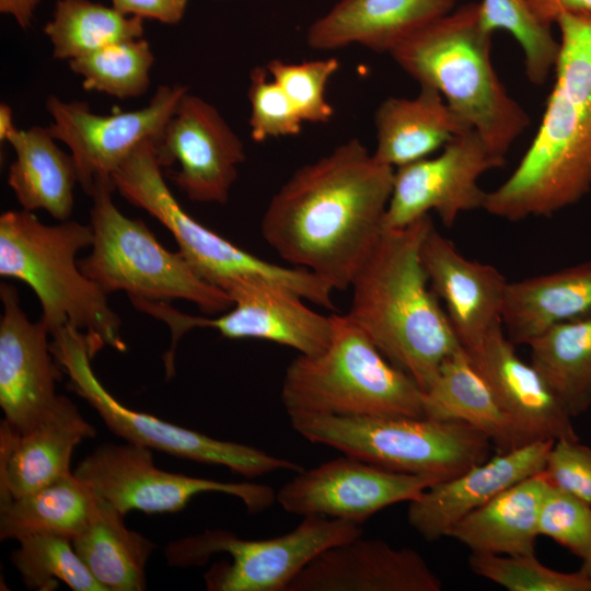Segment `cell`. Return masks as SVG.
<instances>
[{"label":"cell","instance_id":"6da1fadb","mask_svg":"<svg viewBox=\"0 0 591 591\" xmlns=\"http://www.w3.org/2000/svg\"><path fill=\"white\" fill-rule=\"evenodd\" d=\"M394 172L351 138L288 178L264 212L262 235L294 267L345 290L383 229Z\"/></svg>","mask_w":591,"mask_h":591},{"label":"cell","instance_id":"7a4b0ae2","mask_svg":"<svg viewBox=\"0 0 591 591\" xmlns=\"http://www.w3.org/2000/svg\"><path fill=\"white\" fill-rule=\"evenodd\" d=\"M555 82L538 129L510 176L487 192L500 219L551 217L591 192V14L564 13Z\"/></svg>","mask_w":591,"mask_h":591},{"label":"cell","instance_id":"3957f363","mask_svg":"<svg viewBox=\"0 0 591 591\" xmlns=\"http://www.w3.org/2000/svg\"><path fill=\"white\" fill-rule=\"evenodd\" d=\"M432 225L427 215L404 228L383 227L352 278L346 313L422 392L445 358L461 347L420 258Z\"/></svg>","mask_w":591,"mask_h":591},{"label":"cell","instance_id":"277c9868","mask_svg":"<svg viewBox=\"0 0 591 591\" xmlns=\"http://www.w3.org/2000/svg\"><path fill=\"white\" fill-rule=\"evenodd\" d=\"M491 39L479 2H470L416 32L389 55L419 85L440 92L487 148L505 158L530 118L495 71Z\"/></svg>","mask_w":591,"mask_h":591},{"label":"cell","instance_id":"5b68a950","mask_svg":"<svg viewBox=\"0 0 591 591\" xmlns=\"http://www.w3.org/2000/svg\"><path fill=\"white\" fill-rule=\"evenodd\" d=\"M92 242L91 225L69 220L50 225L32 211H5L0 216V275L30 286L50 335L70 325L86 336L93 356L104 346L125 351L119 316L76 259Z\"/></svg>","mask_w":591,"mask_h":591},{"label":"cell","instance_id":"8992f818","mask_svg":"<svg viewBox=\"0 0 591 591\" xmlns=\"http://www.w3.org/2000/svg\"><path fill=\"white\" fill-rule=\"evenodd\" d=\"M333 334L320 354L286 369L280 398L288 416L424 417L422 391L390 362L347 314L332 313Z\"/></svg>","mask_w":591,"mask_h":591},{"label":"cell","instance_id":"52a82bcc","mask_svg":"<svg viewBox=\"0 0 591 591\" xmlns=\"http://www.w3.org/2000/svg\"><path fill=\"white\" fill-rule=\"evenodd\" d=\"M112 178L97 179L91 193V253L78 260L82 273L105 292L123 290L129 299H183L207 314L232 306L228 292L201 278L179 252L159 243L146 223L126 217L114 204Z\"/></svg>","mask_w":591,"mask_h":591},{"label":"cell","instance_id":"ba28073f","mask_svg":"<svg viewBox=\"0 0 591 591\" xmlns=\"http://www.w3.org/2000/svg\"><path fill=\"white\" fill-rule=\"evenodd\" d=\"M304 439L402 473L451 478L488 459L490 440L455 421L407 416H289Z\"/></svg>","mask_w":591,"mask_h":591},{"label":"cell","instance_id":"9c48e42d","mask_svg":"<svg viewBox=\"0 0 591 591\" xmlns=\"http://www.w3.org/2000/svg\"><path fill=\"white\" fill-rule=\"evenodd\" d=\"M112 179L127 201L147 211L171 232L178 252L206 281L224 290L237 279L263 278L281 283L327 310L335 306L333 288L313 273L262 259L188 215L163 177L153 140L139 144L113 173Z\"/></svg>","mask_w":591,"mask_h":591},{"label":"cell","instance_id":"30bf717a","mask_svg":"<svg viewBox=\"0 0 591 591\" xmlns=\"http://www.w3.org/2000/svg\"><path fill=\"white\" fill-rule=\"evenodd\" d=\"M50 336L51 352L68 375L71 389L94 408L113 433L127 442L202 464L225 466L247 478L303 468L258 448L219 440L124 406L95 376L91 367L94 356L82 332L67 325Z\"/></svg>","mask_w":591,"mask_h":591},{"label":"cell","instance_id":"8fae6325","mask_svg":"<svg viewBox=\"0 0 591 591\" xmlns=\"http://www.w3.org/2000/svg\"><path fill=\"white\" fill-rule=\"evenodd\" d=\"M361 533V525L354 522L308 515L292 531L273 538L244 540L227 530H205L171 542L164 554L169 565L181 568L229 554L231 561L217 563L204 575L210 591H287L318 553Z\"/></svg>","mask_w":591,"mask_h":591},{"label":"cell","instance_id":"7c38bea8","mask_svg":"<svg viewBox=\"0 0 591 591\" xmlns=\"http://www.w3.org/2000/svg\"><path fill=\"white\" fill-rule=\"evenodd\" d=\"M224 291L233 304L216 317L188 315L166 301H131L137 310L164 322L170 328L171 347L164 355L167 376L174 374L179 338L195 327H212L229 339L273 341L301 355L320 354L331 343L332 316L311 310L299 293L281 283L263 278H242L229 283Z\"/></svg>","mask_w":591,"mask_h":591},{"label":"cell","instance_id":"4fadbf2b","mask_svg":"<svg viewBox=\"0 0 591 591\" xmlns=\"http://www.w3.org/2000/svg\"><path fill=\"white\" fill-rule=\"evenodd\" d=\"M73 473L124 515L132 510L177 512L202 493L236 497L252 514L270 508L276 501V491L264 484L221 482L160 470L151 449L131 442L99 445Z\"/></svg>","mask_w":591,"mask_h":591},{"label":"cell","instance_id":"5bb4252c","mask_svg":"<svg viewBox=\"0 0 591 591\" xmlns=\"http://www.w3.org/2000/svg\"><path fill=\"white\" fill-rule=\"evenodd\" d=\"M186 85H159L148 105L111 115H99L81 101L48 96L46 109L53 121L51 136L65 143L73 157L79 184L89 195L100 178L113 173L147 140H157L173 115Z\"/></svg>","mask_w":591,"mask_h":591},{"label":"cell","instance_id":"9a60e30c","mask_svg":"<svg viewBox=\"0 0 591 591\" xmlns=\"http://www.w3.org/2000/svg\"><path fill=\"white\" fill-rule=\"evenodd\" d=\"M505 162L474 129L457 135L437 157L395 169L383 227L404 228L430 211L445 227H453L462 212L484 209L487 192L478 179Z\"/></svg>","mask_w":591,"mask_h":591},{"label":"cell","instance_id":"2e32d148","mask_svg":"<svg viewBox=\"0 0 591 591\" xmlns=\"http://www.w3.org/2000/svg\"><path fill=\"white\" fill-rule=\"evenodd\" d=\"M153 144L162 167L177 164L166 176L188 199L227 202L245 148L216 106L187 91Z\"/></svg>","mask_w":591,"mask_h":591},{"label":"cell","instance_id":"e0dca14e","mask_svg":"<svg viewBox=\"0 0 591 591\" xmlns=\"http://www.w3.org/2000/svg\"><path fill=\"white\" fill-rule=\"evenodd\" d=\"M440 479L390 471L360 459L343 456L296 472L276 493L288 513L323 515L362 524L376 512L416 499Z\"/></svg>","mask_w":591,"mask_h":591},{"label":"cell","instance_id":"ac0fdd59","mask_svg":"<svg viewBox=\"0 0 591 591\" xmlns=\"http://www.w3.org/2000/svg\"><path fill=\"white\" fill-rule=\"evenodd\" d=\"M0 298V406L2 420L18 433L28 430L56 402L61 368L46 323L31 322L14 286L2 282Z\"/></svg>","mask_w":591,"mask_h":591},{"label":"cell","instance_id":"d6986e66","mask_svg":"<svg viewBox=\"0 0 591 591\" xmlns=\"http://www.w3.org/2000/svg\"><path fill=\"white\" fill-rule=\"evenodd\" d=\"M420 258L429 285L443 301L452 329L467 352L503 327L509 281L496 267L466 258L434 225L421 243Z\"/></svg>","mask_w":591,"mask_h":591},{"label":"cell","instance_id":"ffe728a7","mask_svg":"<svg viewBox=\"0 0 591 591\" xmlns=\"http://www.w3.org/2000/svg\"><path fill=\"white\" fill-rule=\"evenodd\" d=\"M555 440H535L500 451L448 479L439 480L409 501V525L425 540L449 536L464 517L517 483L544 471Z\"/></svg>","mask_w":591,"mask_h":591},{"label":"cell","instance_id":"44dd1931","mask_svg":"<svg viewBox=\"0 0 591 591\" xmlns=\"http://www.w3.org/2000/svg\"><path fill=\"white\" fill-rule=\"evenodd\" d=\"M441 580L415 549L361 535L318 553L287 591H440Z\"/></svg>","mask_w":591,"mask_h":591},{"label":"cell","instance_id":"7402d4cb","mask_svg":"<svg viewBox=\"0 0 591 591\" xmlns=\"http://www.w3.org/2000/svg\"><path fill=\"white\" fill-rule=\"evenodd\" d=\"M503 327L467 352L501 407L526 440L578 439L572 416L540 371L517 354Z\"/></svg>","mask_w":591,"mask_h":591},{"label":"cell","instance_id":"603a6c76","mask_svg":"<svg viewBox=\"0 0 591 591\" xmlns=\"http://www.w3.org/2000/svg\"><path fill=\"white\" fill-rule=\"evenodd\" d=\"M95 433L72 401L62 395L22 433L1 421L0 506L71 472L74 448Z\"/></svg>","mask_w":591,"mask_h":591},{"label":"cell","instance_id":"cb8c5ba5","mask_svg":"<svg viewBox=\"0 0 591 591\" xmlns=\"http://www.w3.org/2000/svg\"><path fill=\"white\" fill-rule=\"evenodd\" d=\"M457 0H339L315 20L306 43L315 50L360 45L390 54L409 36L455 9Z\"/></svg>","mask_w":591,"mask_h":591},{"label":"cell","instance_id":"d4e9b609","mask_svg":"<svg viewBox=\"0 0 591 591\" xmlns=\"http://www.w3.org/2000/svg\"><path fill=\"white\" fill-rule=\"evenodd\" d=\"M374 159L393 169L428 158L472 129L436 89L420 85L414 97H387L374 113Z\"/></svg>","mask_w":591,"mask_h":591},{"label":"cell","instance_id":"484cf974","mask_svg":"<svg viewBox=\"0 0 591 591\" xmlns=\"http://www.w3.org/2000/svg\"><path fill=\"white\" fill-rule=\"evenodd\" d=\"M422 410L427 418L473 427L500 451L529 443L462 346L445 358L422 392Z\"/></svg>","mask_w":591,"mask_h":591},{"label":"cell","instance_id":"4316f807","mask_svg":"<svg viewBox=\"0 0 591 591\" xmlns=\"http://www.w3.org/2000/svg\"><path fill=\"white\" fill-rule=\"evenodd\" d=\"M591 313V262L508 282L502 325L528 345L551 326Z\"/></svg>","mask_w":591,"mask_h":591},{"label":"cell","instance_id":"83f0119b","mask_svg":"<svg viewBox=\"0 0 591 591\" xmlns=\"http://www.w3.org/2000/svg\"><path fill=\"white\" fill-rule=\"evenodd\" d=\"M15 152L8 184L22 209H42L59 221L73 209V188L79 183L76 161L65 152L47 127L16 128L7 140Z\"/></svg>","mask_w":591,"mask_h":591},{"label":"cell","instance_id":"f1b7e54d","mask_svg":"<svg viewBox=\"0 0 591 591\" xmlns=\"http://www.w3.org/2000/svg\"><path fill=\"white\" fill-rule=\"evenodd\" d=\"M547 484L543 472L517 483L464 517L449 536L472 553L535 554L538 514Z\"/></svg>","mask_w":591,"mask_h":591},{"label":"cell","instance_id":"f546056e","mask_svg":"<svg viewBox=\"0 0 591 591\" xmlns=\"http://www.w3.org/2000/svg\"><path fill=\"white\" fill-rule=\"evenodd\" d=\"M124 514L97 496L94 509L72 545L105 591L146 589V566L155 545L129 530Z\"/></svg>","mask_w":591,"mask_h":591},{"label":"cell","instance_id":"4dcf8cb0","mask_svg":"<svg viewBox=\"0 0 591 591\" xmlns=\"http://www.w3.org/2000/svg\"><path fill=\"white\" fill-rule=\"evenodd\" d=\"M97 496L73 472L0 506L1 540L53 533L71 541L86 525Z\"/></svg>","mask_w":591,"mask_h":591},{"label":"cell","instance_id":"1f68e13d","mask_svg":"<svg viewBox=\"0 0 591 591\" xmlns=\"http://www.w3.org/2000/svg\"><path fill=\"white\" fill-rule=\"evenodd\" d=\"M530 362L575 417L591 407V313L555 324L532 339Z\"/></svg>","mask_w":591,"mask_h":591},{"label":"cell","instance_id":"d6a6232c","mask_svg":"<svg viewBox=\"0 0 591 591\" xmlns=\"http://www.w3.org/2000/svg\"><path fill=\"white\" fill-rule=\"evenodd\" d=\"M143 31V19L90 0H58L53 19L44 27L53 57L68 61L115 43L141 38Z\"/></svg>","mask_w":591,"mask_h":591},{"label":"cell","instance_id":"836d02e7","mask_svg":"<svg viewBox=\"0 0 591 591\" xmlns=\"http://www.w3.org/2000/svg\"><path fill=\"white\" fill-rule=\"evenodd\" d=\"M18 542L11 561L26 588L49 591L61 581L74 591H105L81 560L70 538L37 533Z\"/></svg>","mask_w":591,"mask_h":591},{"label":"cell","instance_id":"e575fe53","mask_svg":"<svg viewBox=\"0 0 591 591\" xmlns=\"http://www.w3.org/2000/svg\"><path fill=\"white\" fill-rule=\"evenodd\" d=\"M68 63L85 90L128 99L148 91L154 56L141 37L105 46Z\"/></svg>","mask_w":591,"mask_h":591},{"label":"cell","instance_id":"d590c367","mask_svg":"<svg viewBox=\"0 0 591 591\" xmlns=\"http://www.w3.org/2000/svg\"><path fill=\"white\" fill-rule=\"evenodd\" d=\"M479 8L487 31L493 34L506 31L519 43L529 81L535 85L544 84L555 69L559 53V42L552 26L536 18L529 0H482Z\"/></svg>","mask_w":591,"mask_h":591},{"label":"cell","instance_id":"8d00e7d4","mask_svg":"<svg viewBox=\"0 0 591 591\" xmlns=\"http://www.w3.org/2000/svg\"><path fill=\"white\" fill-rule=\"evenodd\" d=\"M468 564L473 572L509 591H591V580L582 570H554L535 554L472 553Z\"/></svg>","mask_w":591,"mask_h":591},{"label":"cell","instance_id":"74e56055","mask_svg":"<svg viewBox=\"0 0 591 591\" xmlns=\"http://www.w3.org/2000/svg\"><path fill=\"white\" fill-rule=\"evenodd\" d=\"M339 66L338 59L332 57L300 63L273 59L265 67L302 120L322 124L329 121L334 114L333 106L325 97V90Z\"/></svg>","mask_w":591,"mask_h":591},{"label":"cell","instance_id":"f35d334b","mask_svg":"<svg viewBox=\"0 0 591 591\" xmlns=\"http://www.w3.org/2000/svg\"><path fill=\"white\" fill-rule=\"evenodd\" d=\"M247 96L250 134L255 142L300 134L302 118L265 66L251 71Z\"/></svg>","mask_w":591,"mask_h":591},{"label":"cell","instance_id":"ab89813d","mask_svg":"<svg viewBox=\"0 0 591 591\" xmlns=\"http://www.w3.org/2000/svg\"><path fill=\"white\" fill-rule=\"evenodd\" d=\"M537 530L583 563L591 558V506L547 484L540 509Z\"/></svg>","mask_w":591,"mask_h":591},{"label":"cell","instance_id":"60d3db41","mask_svg":"<svg viewBox=\"0 0 591 591\" xmlns=\"http://www.w3.org/2000/svg\"><path fill=\"white\" fill-rule=\"evenodd\" d=\"M543 473L551 485L591 506V448L578 439L555 440Z\"/></svg>","mask_w":591,"mask_h":591},{"label":"cell","instance_id":"b9f144b4","mask_svg":"<svg viewBox=\"0 0 591 591\" xmlns=\"http://www.w3.org/2000/svg\"><path fill=\"white\" fill-rule=\"evenodd\" d=\"M111 2L112 7L125 15L177 24L186 12L188 0H111Z\"/></svg>","mask_w":591,"mask_h":591},{"label":"cell","instance_id":"7bdbcfd3","mask_svg":"<svg viewBox=\"0 0 591 591\" xmlns=\"http://www.w3.org/2000/svg\"><path fill=\"white\" fill-rule=\"evenodd\" d=\"M536 18L547 25L555 24L564 13L591 14V0H529Z\"/></svg>","mask_w":591,"mask_h":591},{"label":"cell","instance_id":"ee69618b","mask_svg":"<svg viewBox=\"0 0 591 591\" xmlns=\"http://www.w3.org/2000/svg\"><path fill=\"white\" fill-rule=\"evenodd\" d=\"M35 8L34 0H0V12L13 16L23 28L30 26Z\"/></svg>","mask_w":591,"mask_h":591},{"label":"cell","instance_id":"f6af8a7d","mask_svg":"<svg viewBox=\"0 0 591 591\" xmlns=\"http://www.w3.org/2000/svg\"><path fill=\"white\" fill-rule=\"evenodd\" d=\"M16 129L13 121V109L5 103L0 105V140L7 141Z\"/></svg>","mask_w":591,"mask_h":591},{"label":"cell","instance_id":"bcb514c9","mask_svg":"<svg viewBox=\"0 0 591 591\" xmlns=\"http://www.w3.org/2000/svg\"><path fill=\"white\" fill-rule=\"evenodd\" d=\"M581 570L588 576V578L591 580V558L583 563Z\"/></svg>","mask_w":591,"mask_h":591},{"label":"cell","instance_id":"7dc6e473","mask_svg":"<svg viewBox=\"0 0 591 591\" xmlns=\"http://www.w3.org/2000/svg\"><path fill=\"white\" fill-rule=\"evenodd\" d=\"M39 1H40V0H34V3H35L36 7H37V4H38Z\"/></svg>","mask_w":591,"mask_h":591}]
</instances>
